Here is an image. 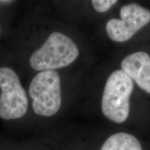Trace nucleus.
Masks as SVG:
<instances>
[{
    "label": "nucleus",
    "mask_w": 150,
    "mask_h": 150,
    "mask_svg": "<svg viewBox=\"0 0 150 150\" xmlns=\"http://www.w3.org/2000/svg\"><path fill=\"white\" fill-rule=\"evenodd\" d=\"M134 88V81L122 70H116L110 74L101 103L105 117L118 124L127 120L130 110L129 99Z\"/></svg>",
    "instance_id": "2"
},
{
    "label": "nucleus",
    "mask_w": 150,
    "mask_h": 150,
    "mask_svg": "<svg viewBox=\"0 0 150 150\" xmlns=\"http://www.w3.org/2000/svg\"><path fill=\"white\" fill-rule=\"evenodd\" d=\"M13 2L12 1H0V4H10Z\"/></svg>",
    "instance_id": "9"
},
{
    "label": "nucleus",
    "mask_w": 150,
    "mask_h": 150,
    "mask_svg": "<svg viewBox=\"0 0 150 150\" xmlns=\"http://www.w3.org/2000/svg\"><path fill=\"white\" fill-rule=\"evenodd\" d=\"M121 70L142 91L150 94V56L145 52H136L125 57Z\"/></svg>",
    "instance_id": "6"
},
{
    "label": "nucleus",
    "mask_w": 150,
    "mask_h": 150,
    "mask_svg": "<svg viewBox=\"0 0 150 150\" xmlns=\"http://www.w3.org/2000/svg\"><path fill=\"white\" fill-rule=\"evenodd\" d=\"M150 22V11L136 3L123 6L120 18L110 19L106 22V31L110 40L124 42L131 39Z\"/></svg>",
    "instance_id": "5"
},
{
    "label": "nucleus",
    "mask_w": 150,
    "mask_h": 150,
    "mask_svg": "<svg viewBox=\"0 0 150 150\" xmlns=\"http://www.w3.org/2000/svg\"><path fill=\"white\" fill-rule=\"evenodd\" d=\"M100 150H142L137 138L125 132H119L108 137Z\"/></svg>",
    "instance_id": "7"
},
{
    "label": "nucleus",
    "mask_w": 150,
    "mask_h": 150,
    "mask_svg": "<svg viewBox=\"0 0 150 150\" xmlns=\"http://www.w3.org/2000/svg\"><path fill=\"white\" fill-rule=\"evenodd\" d=\"M79 50L74 40L59 31L49 35L40 48L30 56L29 64L41 72L67 67L77 59Z\"/></svg>",
    "instance_id": "1"
},
{
    "label": "nucleus",
    "mask_w": 150,
    "mask_h": 150,
    "mask_svg": "<svg viewBox=\"0 0 150 150\" xmlns=\"http://www.w3.org/2000/svg\"><path fill=\"white\" fill-rule=\"evenodd\" d=\"M0 33H1V27H0Z\"/></svg>",
    "instance_id": "10"
},
{
    "label": "nucleus",
    "mask_w": 150,
    "mask_h": 150,
    "mask_svg": "<svg viewBox=\"0 0 150 150\" xmlns=\"http://www.w3.org/2000/svg\"><path fill=\"white\" fill-rule=\"evenodd\" d=\"M29 93L35 114L43 117L54 115L62 102L59 74L56 70L39 72L31 80Z\"/></svg>",
    "instance_id": "3"
},
{
    "label": "nucleus",
    "mask_w": 150,
    "mask_h": 150,
    "mask_svg": "<svg viewBox=\"0 0 150 150\" xmlns=\"http://www.w3.org/2000/svg\"><path fill=\"white\" fill-rule=\"evenodd\" d=\"M117 2L116 0H93L91 4L97 12L105 13Z\"/></svg>",
    "instance_id": "8"
},
{
    "label": "nucleus",
    "mask_w": 150,
    "mask_h": 150,
    "mask_svg": "<svg viewBox=\"0 0 150 150\" xmlns=\"http://www.w3.org/2000/svg\"><path fill=\"white\" fill-rule=\"evenodd\" d=\"M29 107L27 93L12 68L0 67V117L5 120L21 118Z\"/></svg>",
    "instance_id": "4"
}]
</instances>
